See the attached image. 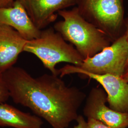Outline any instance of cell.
<instances>
[{"label": "cell", "instance_id": "2e32d148", "mask_svg": "<svg viewBox=\"0 0 128 128\" xmlns=\"http://www.w3.org/2000/svg\"><path fill=\"white\" fill-rule=\"evenodd\" d=\"M125 35L127 38V40L128 42V20H126V30H125ZM128 68V60L127 64V67H126V69Z\"/></svg>", "mask_w": 128, "mask_h": 128}, {"label": "cell", "instance_id": "7a4b0ae2", "mask_svg": "<svg viewBox=\"0 0 128 128\" xmlns=\"http://www.w3.org/2000/svg\"><path fill=\"white\" fill-rule=\"evenodd\" d=\"M63 20L56 22L54 29L76 48L84 59L91 58L112 43L104 33L89 22L77 7L60 11Z\"/></svg>", "mask_w": 128, "mask_h": 128}, {"label": "cell", "instance_id": "4fadbf2b", "mask_svg": "<svg viewBox=\"0 0 128 128\" xmlns=\"http://www.w3.org/2000/svg\"><path fill=\"white\" fill-rule=\"evenodd\" d=\"M87 128H112L95 119H87Z\"/></svg>", "mask_w": 128, "mask_h": 128}, {"label": "cell", "instance_id": "8992f818", "mask_svg": "<svg viewBox=\"0 0 128 128\" xmlns=\"http://www.w3.org/2000/svg\"><path fill=\"white\" fill-rule=\"evenodd\" d=\"M58 72L61 78L66 75L78 74L94 80L106 92L110 108L117 112L128 114V82L122 77L110 74L90 73L82 70L78 66L71 64L58 69Z\"/></svg>", "mask_w": 128, "mask_h": 128}, {"label": "cell", "instance_id": "9c48e42d", "mask_svg": "<svg viewBox=\"0 0 128 128\" xmlns=\"http://www.w3.org/2000/svg\"><path fill=\"white\" fill-rule=\"evenodd\" d=\"M0 25L12 28L27 40L36 38L41 33L18 0L10 6L0 8Z\"/></svg>", "mask_w": 128, "mask_h": 128}, {"label": "cell", "instance_id": "8fae6325", "mask_svg": "<svg viewBox=\"0 0 128 128\" xmlns=\"http://www.w3.org/2000/svg\"><path fill=\"white\" fill-rule=\"evenodd\" d=\"M43 122L36 115L23 112L12 105L0 104V127L42 128Z\"/></svg>", "mask_w": 128, "mask_h": 128}, {"label": "cell", "instance_id": "277c9868", "mask_svg": "<svg viewBox=\"0 0 128 128\" xmlns=\"http://www.w3.org/2000/svg\"><path fill=\"white\" fill-rule=\"evenodd\" d=\"M76 5L82 17L112 42L125 34L124 0H78Z\"/></svg>", "mask_w": 128, "mask_h": 128}, {"label": "cell", "instance_id": "7c38bea8", "mask_svg": "<svg viewBox=\"0 0 128 128\" xmlns=\"http://www.w3.org/2000/svg\"><path fill=\"white\" fill-rule=\"evenodd\" d=\"M10 97L9 90L5 82L2 74H0V104L4 103Z\"/></svg>", "mask_w": 128, "mask_h": 128}, {"label": "cell", "instance_id": "9a60e30c", "mask_svg": "<svg viewBox=\"0 0 128 128\" xmlns=\"http://www.w3.org/2000/svg\"><path fill=\"white\" fill-rule=\"evenodd\" d=\"M15 0H0V8L10 6Z\"/></svg>", "mask_w": 128, "mask_h": 128}, {"label": "cell", "instance_id": "3957f363", "mask_svg": "<svg viewBox=\"0 0 128 128\" xmlns=\"http://www.w3.org/2000/svg\"><path fill=\"white\" fill-rule=\"evenodd\" d=\"M24 51L35 55L51 74L58 76L57 64L66 62L80 66L84 60L73 45L52 28L41 30L38 38L27 40Z\"/></svg>", "mask_w": 128, "mask_h": 128}, {"label": "cell", "instance_id": "e0dca14e", "mask_svg": "<svg viewBox=\"0 0 128 128\" xmlns=\"http://www.w3.org/2000/svg\"><path fill=\"white\" fill-rule=\"evenodd\" d=\"M122 78L126 81L128 82V68L126 69L125 73L124 74V76H122Z\"/></svg>", "mask_w": 128, "mask_h": 128}, {"label": "cell", "instance_id": "30bf717a", "mask_svg": "<svg viewBox=\"0 0 128 128\" xmlns=\"http://www.w3.org/2000/svg\"><path fill=\"white\" fill-rule=\"evenodd\" d=\"M27 41L12 28L0 25V74L14 66Z\"/></svg>", "mask_w": 128, "mask_h": 128}, {"label": "cell", "instance_id": "5b68a950", "mask_svg": "<svg viewBox=\"0 0 128 128\" xmlns=\"http://www.w3.org/2000/svg\"><path fill=\"white\" fill-rule=\"evenodd\" d=\"M128 60V42L124 34L99 53L84 59L78 66L90 73L122 77Z\"/></svg>", "mask_w": 128, "mask_h": 128}, {"label": "cell", "instance_id": "ac0fdd59", "mask_svg": "<svg viewBox=\"0 0 128 128\" xmlns=\"http://www.w3.org/2000/svg\"><path fill=\"white\" fill-rule=\"evenodd\" d=\"M127 20H128V18H127Z\"/></svg>", "mask_w": 128, "mask_h": 128}, {"label": "cell", "instance_id": "d6986e66", "mask_svg": "<svg viewBox=\"0 0 128 128\" xmlns=\"http://www.w3.org/2000/svg\"></svg>", "mask_w": 128, "mask_h": 128}, {"label": "cell", "instance_id": "ba28073f", "mask_svg": "<svg viewBox=\"0 0 128 128\" xmlns=\"http://www.w3.org/2000/svg\"><path fill=\"white\" fill-rule=\"evenodd\" d=\"M33 23L41 30L57 18L62 10L76 5L78 0H18Z\"/></svg>", "mask_w": 128, "mask_h": 128}, {"label": "cell", "instance_id": "6da1fadb", "mask_svg": "<svg viewBox=\"0 0 128 128\" xmlns=\"http://www.w3.org/2000/svg\"><path fill=\"white\" fill-rule=\"evenodd\" d=\"M10 97L44 119L52 128H68L78 116L85 93L69 86L58 75L33 78L24 69L12 66L2 74Z\"/></svg>", "mask_w": 128, "mask_h": 128}, {"label": "cell", "instance_id": "52a82bcc", "mask_svg": "<svg viewBox=\"0 0 128 128\" xmlns=\"http://www.w3.org/2000/svg\"><path fill=\"white\" fill-rule=\"evenodd\" d=\"M83 109L87 119H95L112 128H128V114L116 111L106 105L107 96L102 88H92Z\"/></svg>", "mask_w": 128, "mask_h": 128}, {"label": "cell", "instance_id": "5bb4252c", "mask_svg": "<svg viewBox=\"0 0 128 128\" xmlns=\"http://www.w3.org/2000/svg\"><path fill=\"white\" fill-rule=\"evenodd\" d=\"M76 121L77 124L74 125L73 128H87V121L82 115H79Z\"/></svg>", "mask_w": 128, "mask_h": 128}]
</instances>
